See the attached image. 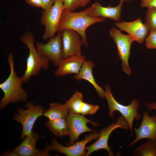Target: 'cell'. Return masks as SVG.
Wrapping results in <instances>:
<instances>
[{"instance_id": "cell-20", "label": "cell", "mask_w": 156, "mask_h": 156, "mask_svg": "<svg viewBox=\"0 0 156 156\" xmlns=\"http://www.w3.org/2000/svg\"><path fill=\"white\" fill-rule=\"evenodd\" d=\"M45 125L55 136L63 137L68 135V126L66 118L49 120Z\"/></svg>"}, {"instance_id": "cell-18", "label": "cell", "mask_w": 156, "mask_h": 156, "mask_svg": "<svg viewBox=\"0 0 156 156\" xmlns=\"http://www.w3.org/2000/svg\"><path fill=\"white\" fill-rule=\"evenodd\" d=\"M94 66V64L91 60H86L79 73L75 75L74 78L77 81L85 79L88 81L95 88L99 96L104 99V90L97 84L93 74L92 70Z\"/></svg>"}, {"instance_id": "cell-24", "label": "cell", "mask_w": 156, "mask_h": 156, "mask_svg": "<svg viewBox=\"0 0 156 156\" xmlns=\"http://www.w3.org/2000/svg\"><path fill=\"white\" fill-rule=\"evenodd\" d=\"M91 0H63L64 8L73 11L79 8H84Z\"/></svg>"}, {"instance_id": "cell-12", "label": "cell", "mask_w": 156, "mask_h": 156, "mask_svg": "<svg viewBox=\"0 0 156 156\" xmlns=\"http://www.w3.org/2000/svg\"><path fill=\"white\" fill-rule=\"evenodd\" d=\"M40 138L38 134L33 130L31 133L23 138V140L13 151L18 156H48L50 151L47 146L43 150L36 147V144Z\"/></svg>"}, {"instance_id": "cell-2", "label": "cell", "mask_w": 156, "mask_h": 156, "mask_svg": "<svg viewBox=\"0 0 156 156\" xmlns=\"http://www.w3.org/2000/svg\"><path fill=\"white\" fill-rule=\"evenodd\" d=\"M8 61L10 68V73L8 78L0 84V88L4 94L0 102L1 110L10 103L25 102L28 97L27 92L22 86L23 82L21 77L18 76L15 72L12 52L9 54Z\"/></svg>"}, {"instance_id": "cell-6", "label": "cell", "mask_w": 156, "mask_h": 156, "mask_svg": "<svg viewBox=\"0 0 156 156\" xmlns=\"http://www.w3.org/2000/svg\"><path fill=\"white\" fill-rule=\"evenodd\" d=\"M64 8L63 0H56L50 8L42 12L41 23L45 29L42 36L43 40L53 38L59 31L60 17Z\"/></svg>"}, {"instance_id": "cell-16", "label": "cell", "mask_w": 156, "mask_h": 156, "mask_svg": "<svg viewBox=\"0 0 156 156\" xmlns=\"http://www.w3.org/2000/svg\"><path fill=\"white\" fill-rule=\"evenodd\" d=\"M86 60L85 57L82 55L64 58L58 66L55 74L58 77L72 74L77 75Z\"/></svg>"}, {"instance_id": "cell-23", "label": "cell", "mask_w": 156, "mask_h": 156, "mask_svg": "<svg viewBox=\"0 0 156 156\" xmlns=\"http://www.w3.org/2000/svg\"><path fill=\"white\" fill-rule=\"evenodd\" d=\"M144 24L149 31L156 30V8H147Z\"/></svg>"}, {"instance_id": "cell-5", "label": "cell", "mask_w": 156, "mask_h": 156, "mask_svg": "<svg viewBox=\"0 0 156 156\" xmlns=\"http://www.w3.org/2000/svg\"><path fill=\"white\" fill-rule=\"evenodd\" d=\"M25 108L26 109L21 107L17 108V112L13 116L14 120L22 125L21 139H23L26 135L31 133L36 121L43 115L44 111L43 106L40 105H35L30 101L26 102Z\"/></svg>"}, {"instance_id": "cell-14", "label": "cell", "mask_w": 156, "mask_h": 156, "mask_svg": "<svg viewBox=\"0 0 156 156\" xmlns=\"http://www.w3.org/2000/svg\"><path fill=\"white\" fill-rule=\"evenodd\" d=\"M148 112L147 110L144 112L140 126L138 128H134L136 137L130 143L129 146H132L142 139H156V115L149 116Z\"/></svg>"}, {"instance_id": "cell-8", "label": "cell", "mask_w": 156, "mask_h": 156, "mask_svg": "<svg viewBox=\"0 0 156 156\" xmlns=\"http://www.w3.org/2000/svg\"><path fill=\"white\" fill-rule=\"evenodd\" d=\"M118 128L125 130L129 129L127 120L122 115L117 118L115 123H112L101 130L100 136L96 142L89 146L86 147L85 149L87 150L86 156H89L94 152L101 149L106 150L109 156H114V154L108 145V141L112 132Z\"/></svg>"}, {"instance_id": "cell-22", "label": "cell", "mask_w": 156, "mask_h": 156, "mask_svg": "<svg viewBox=\"0 0 156 156\" xmlns=\"http://www.w3.org/2000/svg\"><path fill=\"white\" fill-rule=\"evenodd\" d=\"M83 95L81 93L76 91L69 100L66 102L69 109L77 114H80L83 103Z\"/></svg>"}, {"instance_id": "cell-4", "label": "cell", "mask_w": 156, "mask_h": 156, "mask_svg": "<svg viewBox=\"0 0 156 156\" xmlns=\"http://www.w3.org/2000/svg\"><path fill=\"white\" fill-rule=\"evenodd\" d=\"M104 96L107 101L108 106L109 116L111 118H113L114 112L117 111L119 112L127 120L131 134L132 135L133 125L134 119L138 120L141 118L138 112L140 106L138 101L134 99L131 103L127 105L120 104L114 98L112 93L110 86L108 85L105 86Z\"/></svg>"}, {"instance_id": "cell-25", "label": "cell", "mask_w": 156, "mask_h": 156, "mask_svg": "<svg viewBox=\"0 0 156 156\" xmlns=\"http://www.w3.org/2000/svg\"><path fill=\"white\" fill-rule=\"evenodd\" d=\"M99 106L93 105L83 102L81 109L80 114L83 116L92 115L95 113L99 109Z\"/></svg>"}, {"instance_id": "cell-1", "label": "cell", "mask_w": 156, "mask_h": 156, "mask_svg": "<svg viewBox=\"0 0 156 156\" xmlns=\"http://www.w3.org/2000/svg\"><path fill=\"white\" fill-rule=\"evenodd\" d=\"M92 8L91 5L83 11L73 12L64 8L60 17L59 31L64 29L76 31L81 36L83 45L85 47H87L88 43L86 32L87 28L96 23L104 22L105 21V18L89 16L88 13Z\"/></svg>"}, {"instance_id": "cell-21", "label": "cell", "mask_w": 156, "mask_h": 156, "mask_svg": "<svg viewBox=\"0 0 156 156\" xmlns=\"http://www.w3.org/2000/svg\"><path fill=\"white\" fill-rule=\"evenodd\" d=\"M134 156H156V139H148L145 143L135 148Z\"/></svg>"}, {"instance_id": "cell-3", "label": "cell", "mask_w": 156, "mask_h": 156, "mask_svg": "<svg viewBox=\"0 0 156 156\" xmlns=\"http://www.w3.org/2000/svg\"><path fill=\"white\" fill-rule=\"evenodd\" d=\"M35 37L31 32L27 31L20 40L27 47L29 54L26 59V68L21 77L23 83H27L31 77L38 75L42 69H47L49 67V59L41 54L37 50L34 44Z\"/></svg>"}, {"instance_id": "cell-29", "label": "cell", "mask_w": 156, "mask_h": 156, "mask_svg": "<svg viewBox=\"0 0 156 156\" xmlns=\"http://www.w3.org/2000/svg\"><path fill=\"white\" fill-rule=\"evenodd\" d=\"M56 0H42L43 3L42 9L43 10H47L50 8L55 3Z\"/></svg>"}, {"instance_id": "cell-11", "label": "cell", "mask_w": 156, "mask_h": 156, "mask_svg": "<svg viewBox=\"0 0 156 156\" xmlns=\"http://www.w3.org/2000/svg\"><path fill=\"white\" fill-rule=\"evenodd\" d=\"M100 133L96 131L93 133L86 135L82 141H77L73 145L65 146L59 143L55 138L51 139V143L47 145L50 151L55 150L67 156H86V145L89 142L99 138Z\"/></svg>"}, {"instance_id": "cell-10", "label": "cell", "mask_w": 156, "mask_h": 156, "mask_svg": "<svg viewBox=\"0 0 156 156\" xmlns=\"http://www.w3.org/2000/svg\"><path fill=\"white\" fill-rule=\"evenodd\" d=\"M66 120L68 127V135L70 137L68 143V146L74 144L75 141L78 140L79 135L82 133L96 131L89 128L87 125V123H91L95 127L99 125V123L86 118L83 115L74 113L70 109Z\"/></svg>"}, {"instance_id": "cell-28", "label": "cell", "mask_w": 156, "mask_h": 156, "mask_svg": "<svg viewBox=\"0 0 156 156\" xmlns=\"http://www.w3.org/2000/svg\"><path fill=\"white\" fill-rule=\"evenodd\" d=\"M26 2L29 5L38 8L43 7L42 0H25Z\"/></svg>"}, {"instance_id": "cell-15", "label": "cell", "mask_w": 156, "mask_h": 156, "mask_svg": "<svg viewBox=\"0 0 156 156\" xmlns=\"http://www.w3.org/2000/svg\"><path fill=\"white\" fill-rule=\"evenodd\" d=\"M114 24L120 30L127 33L134 41L140 44L142 43L144 41L149 31L140 18L131 22L123 21L120 22H117Z\"/></svg>"}, {"instance_id": "cell-17", "label": "cell", "mask_w": 156, "mask_h": 156, "mask_svg": "<svg viewBox=\"0 0 156 156\" xmlns=\"http://www.w3.org/2000/svg\"><path fill=\"white\" fill-rule=\"evenodd\" d=\"M125 0H120L118 5L112 7L109 5L103 7L98 1L92 5V8L88 15L92 17L108 18L118 22L120 19L121 10Z\"/></svg>"}, {"instance_id": "cell-19", "label": "cell", "mask_w": 156, "mask_h": 156, "mask_svg": "<svg viewBox=\"0 0 156 156\" xmlns=\"http://www.w3.org/2000/svg\"><path fill=\"white\" fill-rule=\"evenodd\" d=\"M68 110L69 108L66 103L62 104L54 102L49 104V109L44 111L43 115L50 120L62 118L66 119Z\"/></svg>"}, {"instance_id": "cell-27", "label": "cell", "mask_w": 156, "mask_h": 156, "mask_svg": "<svg viewBox=\"0 0 156 156\" xmlns=\"http://www.w3.org/2000/svg\"><path fill=\"white\" fill-rule=\"evenodd\" d=\"M140 7L147 8H156V0H141Z\"/></svg>"}, {"instance_id": "cell-13", "label": "cell", "mask_w": 156, "mask_h": 156, "mask_svg": "<svg viewBox=\"0 0 156 156\" xmlns=\"http://www.w3.org/2000/svg\"><path fill=\"white\" fill-rule=\"evenodd\" d=\"M60 31L62 41L64 58L81 55V47L83 44L78 33L70 29H64Z\"/></svg>"}, {"instance_id": "cell-30", "label": "cell", "mask_w": 156, "mask_h": 156, "mask_svg": "<svg viewBox=\"0 0 156 156\" xmlns=\"http://www.w3.org/2000/svg\"><path fill=\"white\" fill-rule=\"evenodd\" d=\"M147 111H149L153 110H156V101L151 103H145Z\"/></svg>"}, {"instance_id": "cell-9", "label": "cell", "mask_w": 156, "mask_h": 156, "mask_svg": "<svg viewBox=\"0 0 156 156\" xmlns=\"http://www.w3.org/2000/svg\"><path fill=\"white\" fill-rule=\"evenodd\" d=\"M35 46L37 51L49 58L52 64L58 66L63 59V44L61 32L50 39L46 43L37 42Z\"/></svg>"}, {"instance_id": "cell-7", "label": "cell", "mask_w": 156, "mask_h": 156, "mask_svg": "<svg viewBox=\"0 0 156 156\" xmlns=\"http://www.w3.org/2000/svg\"><path fill=\"white\" fill-rule=\"evenodd\" d=\"M109 31L111 37L117 47L118 54L122 62V70L127 74L129 75L131 73V70L129 64V60L131 53V47L134 40L129 35L122 34L115 27L111 28Z\"/></svg>"}, {"instance_id": "cell-32", "label": "cell", "mask_w": 156, "mask_h": 156, "mask_svg": "<svg viewBox=\"0 0 156 156\" xmlns=\"http://www.w3.org/2000/svg\"><path fill=\"white\" fill-rule=\"evenodd\" d=\"M133 0H125V1H132Z\"/></svg>"}, {"instance_id": "cell-26", "label": "cell", "mask_w": 156, "mask_h": 156, "mask_svg": "<svg viewBox=\"0 0 156 156\" xmlns=\"http://www.w3.org/2000/svg\"><path fill=\"white\" fill-rule=\"evenodd\" d=\"M150 32L149 34L146 39V47L150 49H156V30Z\"/></svg>"}, {"instance_id": "cell-31", "label": "cell", "mask_w": 156, "mask_h": 156, "mask_svg": "<svg viewBox=\"0 0 156 156\" xmlns=\"http://www.w3.org/2000/svg\"><path fill=\"white\" fill-rule=\"evenodd\" d=\"M1 156H18V154L14 151H8L2 154Z\"/></svg>"}]
</instances>
